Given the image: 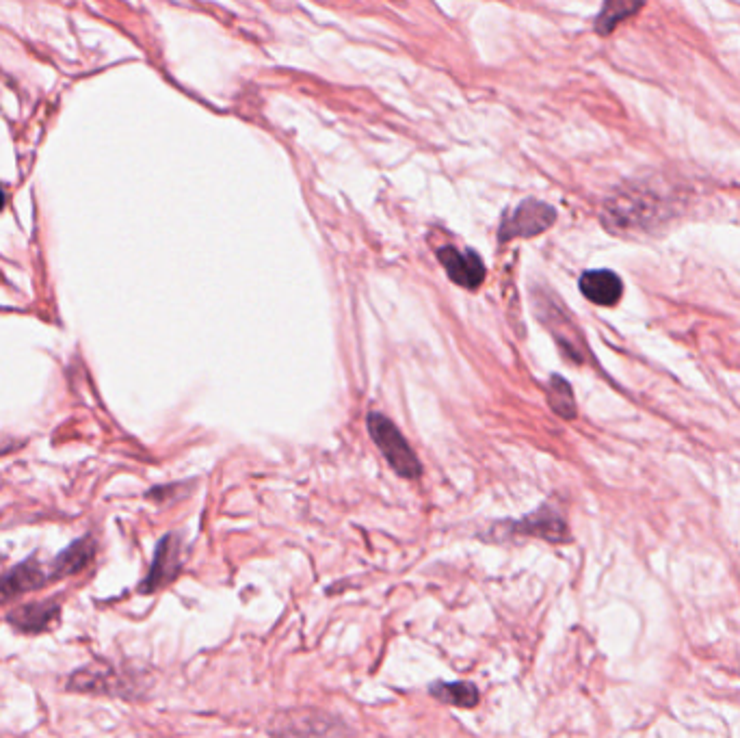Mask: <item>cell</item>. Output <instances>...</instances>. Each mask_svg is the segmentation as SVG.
Instances as JSON below:
<instances>
[{
	"instance_id": "cell-1",
	"label": "cell",
	"mask_w": 740,
	"mask_h": 738,
	"mask_svg": "<svg viewBox=\"0 0 740 738\" xmlns=\"http://www.w3.org/2000/svg\"><path fill=\"white\" fill-rule=\"evenodd\" d=\"M368 433H370V438H373V442L377 444L381 455L386 457V461L392 466V470L399 474V477L403 479L420 477L422 474L420 461L416 453L412 451V446L407 444L403 433L396 429L392 420H388L386 416H381L377 412L368 414Z\"/></svg>"
},
{
	"instance_id": "cell-2",
	"label": "cell",
	"mask_w": 740,
	"mask_h": 738,
	"mask_svg": "<svg viewBox=\"0 0 740 738\" xmlns=\"http://www.w3.org/2000/svg\"><path fill=\"white\" fill-rule=\"evenodd\" d=\"M554 221H557V210L552 206L537 200H526L518 206L513 215L502 221L498 239L502 243L518 239V236H522V239H531V236H537L548 230Z\"/></svg>"
},
{
	"instance_id": "cell-3",
	"label": "cell",
	"mask_w": 740,
	"mask_h": 738,
	"mask_svg": "<svg viewBox=\"0 0 740 738\" xmlns=\"http://www.w3.org/2000/svg\"><path fill=\"white\" fill-rule=\"evenodd\" d=\"M340 721L321 710H290L273 721L277 738H327L338 732Z\"/></svg>"
},
{
	"instance_id": "cell-4",
	"label": "cell",
	"mask_w": 740,
	"mask_h": 738,
	"mask_svg": "<svg viewBox=\"0 0 740 738\" xmlns=\"http://www.w3.org/2000/svg\"><path fill=\"white\" fill-rule=\"evenodd\" d=\"M182 572V542L180 537L169 533L156 546L154 559L150 565V572L145 574L143 583L139 585L141 593H154L171 585Z\"/></svg>"
},
{
	"instance_id": "cell-5",
	"label": "cell",
	"mask_w": 740,
	"mask_h": 738,
	"mask_svg": "<svg viewBox=\"0 0 740 738\" xmlns=\"http://www.w3.org/2000/svg\"><path fill=\"white\" fill-rule=\"evenodd\" d=\"M496 531H505L507 535H526V537H539L546 539L552 544H561L570 539L567 533V524L563 516L550 507H539L531 516H526L518 522H505L500 526H494Z\"/></svg>"
},
{
	"instance_id": "cell-6",
	"label": "cell",
	"mask_w": 740,
	"mask_h": 738,
	"mask_svg": "<svg viewBox=\"0 0 740 738\" xmlns=\"http://www.w3.org/2000/svg\"><path fill=\"white\" fill-rule=\"evenodd\" d=\"M48 581H52V578L50 572L42 568V563H37L35 559H26L24 563L0 576V602H9L29 591L42 589L44 585H48Z\"/></svg>"
},
{
	"instance_id": "cell-7",
	"label": "cell",
	"mask_w": 740,
	"mask_h": 738,
	"mask_svg": "<svg viewBox=\"0 0 740 738\" xmlns=\"http://www.w3.org/2000/svg\"><path fill=\"white\" fill-rule=\"evenodd\" d=\"M438 258L442 267L446 269L448 278L455 284L464 288H477L485 280V265L481 262L479 254L474 252H461L457 247H440Z\"/></svg>"
},
{
	"instance_id": "cell-8",
	"label": "cell",
	"mask_w": 740,
	"mask_h": 738,
	"mask_svg": "<svg viewBox=\"0 0 740 738\" xmlns=\"http://www.w3.org/2000/svg\"><path fill=\"white\" fill-rule=\"evenodd\" d=\"M59 613H61L59 602L44 600V602H29V604L18 606V609H13L7 615V619L16 630L29 632V635H37V632H44L55 624L59 619Z\"/></svg>"
},
{
	"instance_id": "cell-9",
	"label": "cell",
	"mask_w": 740,
	"mask_h": 738,
	"mask_svg": "<svg viewBox=\"0 0 740 738\" xmlns=\"http://www.w3.org/2000/svg\"><path fill=\"white\" fill-rule=\"evenodd\" d=\"M122 687H124L122 678H117L115 671L109 665H102V663L78 669L68 680V689L76 693L120 695Z\"/></svg>"
},
{
	"instance_id": "cell-10",
	"label": "cell",
	"mask_w": 740,
	"mask_h": 738,
	"mask_svg": "<svg viewBox=\"0 0 740 738\" xmlns=\"http://www.w3.org/2000/svg\"><path fill=\"white\" fill-rule=\"evenodd\" d=\"M580 293H583L596 306L611 308L624 295V284L617 278V273L609 269L587 271L580 278Z\"/></svg>"
},
{
	"instance_id": "cell-11",
	"label": "cell",
	"mask_w": 740,
	"mask_h": 738,
	"mask_svg": "<svg viewBox=\"0 0 740 738\" xmlns=\"http://www.w3.org/2000/svg\"><path fill=\"white\" fill-rule=\"evenodd\" d=\"M94 555H96L94 539H91V537L76 539L72 546L61 550L59 555L55 557V561H52L50 578H52V581H57V578H65V576L83 572L87 565L91 563V559H94Z\"/></svg>"
},
{
	"instance_id": "cell-12",
	"label": "cell",
	"mask_w": 740,
	"mask_h": 738,
	"mask_svg": "<svg viewBox=\"0 0 740 738\" xmlns=\"http://www.w3.org/2000/svg\"><path fill=\"white\" fill-rule=\"evenodd\" d=\"M429 693L438 702L457 708H474L479 704V689L472 682H433Z\"/></svg>"
},
{
	"instance_id": "cell-13",
	"label": "cell",
	"mask_w": 740,
	"mask_h": 738,
	"mask_svg": "<svg viewBox=\"0 0 740 738\" xmlns=\"http://www.w3.org/2000/svg\"><path fill=\"white\" fill-rule=\"evenodd\" d=\"M548 399H550V407L554 412H557L561 418H574L576 416V401H574V394H572V388L567 381L559 375H554L550 379V386H548Z\"/></svg>"
},
{
	"instance_id": "cell-14",
	"label": "cell",
	"mask_w": 740,
	"mask_h": 738,
	"mask_svg": "<svg viewBox=\"0 0 740 738\" xmlns=\"http://www.w3.org/2000/svg\"><path fill=\"white\" fill-rule=\"evenodd\" d=\"M641 7L643 5H637V3H606L600 11L598 20H596L598 33H602V35L611 33L621 20L632 16V13H637Z\"/></svg>"
},
{
	"instance_id": "cell-15",
	"label": "cell",
	"mask_w": 740,
	"mask_h": 738,
	"mask_svg": "<svg viewBox=\"0 0 740 738\" xmlns=\"http://www.w3.org/2000/svg\"><path fill=\"white\" fill-rule=\"evenodd\" d=\"M5 204H7V193H5V187H3V184H0V210L5 208Z\"/></svg>"
}]
</instances>
